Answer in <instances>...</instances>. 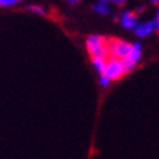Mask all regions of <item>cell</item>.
<instances>
[{"mask_svg": "<svg viewBox=\"0 0 159 159\" xmlns=\"http://www.w3.org/2000/svg\"><path fill=\"white\" fill-rule=\"evenodd\" d=\"M127 73H129V69H127L124 58H117V57H110L108 56L101 75L107 76L112 82V80H120L121 77H124Z\"/></svg>", "mask_w": 159, "mask_h": 159, "instance_id": "6da1fadb", "label": "cell"}, {"mask_svg": "<svg viewBox=\"0 0 159 159\" xmlns=\"http://www.w3.org/2000/svg\"><path fill=\"white\" fill-rule=\"evenodd\" d=\"M86 50L91 57H108V38L102 35H89Z\"/></svg>", "mask_w": 159, "mask_h": 159, "instance_id": "7a4b0ae2", "label": "cell"}, {"mask_svg": "<svg viewBox=\"0 0 159 159\" xmlns=\"http://www.w3.org/2000/svg\"><path fill=\"white\" fill-rule=\"evenodd\" d=\"M131 51V44L118 38L108 39V56L117 58H127Z\"/></svg>", "mask_w": 159, "mask_h": 159, "instance_id": "3957f363", "label": "cell"}, {"mask_svg": "<svg viewBox=\"0 0 159 159\" xmlns=\"http://www.w3.org/2000/svg\"><path fill=\"white\" fill-rule=\"evenodd\" d=\"M159 28V15L156 13V18H153L152 20H148V22H137V25L134 26V34L137 38H146L158 31Z\"/></svg>", "mask_w": 159, "mask_h": 159, "instance_id": "277c9868", "label": "cell"}, {"mask_svg": "<svg viewBox=\"0 0 159 159\" xmlns=\"http://www.w3.org/2000/svg\"><path fill=\"white\" fill-rule=\"evenodd\" d=\"M142 44L140 43H133L131 44V51L129 54V57L124 58L125 60V64H127V69H129V72H131L133 69L136 67V64L139 63V60L142 58Z\"/></svg>", "mask_w": 159, "mask_h": 159, "instance_id": "5b68a950", "label": "cell"}, {"mask_svg": "<svg viewBox=\"0 0 159 159\" xmlns=\"http://www.w3.org/2000/svg\"><path fill=\"white\" fill-rule=\"evenodd\" d=\"M120 25L123 26L124 29H127V31H133L134 29V26L137 25V22H139V19H137V13H134V12H131V10H125V12H123V13L120 15Z\"/></svg>", "mask_w": 159, "mask_h": 159, "instance_id": "8992f818", "label": "cell"}, {"mask_svg": "<svg viewBox=\"0 0 159 159\" xmlns=\"http://www.w3.org/2000/svg\"><path fill=\"white\" fill-rule=\"evenodd\" d=\"M92 10L98 15H108L111 13V6L108 0H97L92 5Z\"/></svg>", "mask_w": 159, "mask_h": 159, "instance_id": "52a82bcc", "label": "cell"}, {"mask_svg": "<svg viewBox=\"0 0 159 159\" xmlns=\"http://www.w3.org/2000/svg\"><path fill=\"white\" fill-rule=\"evenodd\" d=\"M105 60L107 57H92V64L98 73H102L104 70V66H105Z\"/></svg>", "mask_w": 159, "mask_h": 159, "instance_id": "ba28073f", "label": "cell"}, {"mask_svg": "<svg viewBox=\"0 0 159 159\" xmlns=\"http://www.w3.org/2000/svg\"><path fill=\"white\" fill-rule=\"evenodd\" d=\"M28 10H29V12H34V13H37V15H41V16H45V15H47V12H45V9H44V7L37 6V5L29 6Z\"/></svg>", "mask_w": 159, "mask_h": 159, "instance_id": "9c48e42d", "label": "cell"}, {"mask_svg": "<svg viewBox=\"0 0 159 159\" xmlns=\"http://www.w3.org/2000/svg\"><path fill=\"white\" fill-rule=\"evenodd\" d=\"M19 3V0H0V7H10Z\"/></svg>", "mask_w": 159, "mask_h": 159, "instance_id": "30bf717a", "label": "cell"}, {"mask_svg": "<svg viewBox=\"0 0 159 159\" xmlns=\"http://www.w3.org/2000/svg\"><path fill=\"white\" fill-rule=\"evenodd\" d=\"M99 85H101L102 88H108L111 85V80L108 79L107 76H104V75H101L99 76Z\"/></svg>", "mask_w": 159, "mask_h": 159, "instance_id": "8fae6325", "label": "cell"}, {"mask_svg": "<svg viewBox=\"0 0 159 159\" xmlns=\"http://www.w3.org/2000/svg\"><path fill=\"white\" fill-rule=\"evenodd\" d=\"M110 3H112V5L116 6H123L124 3H127V0H108Z\"/></svg>", "mask_w": 159, "mask_h": 159, "instance_id": "7c38bea8", "label": "cell"}, {"mask_svg": "<svg viewBox=\"0 0 159 159\" xmlns=\"http://www.w3.org/2000/svg\"><path fill=\"white\" fill-rule=\"evenodd\" d=\"M66 2H67L69 5H76V3H79L80 0H66Z\"/></svg>", "mask_w": 159, "mask_h": 159, "instance_id": "4fadbf2b", "label": "cell"}, {"mask_svg": "<svg viewBox=\"0 0 159 159\" xmlns=\"http://www.w3.org/2000/svg\"><path fill=\"white\" fill-rule=\"evenodd\" d=\"M159 0H150V3H153V5H158Z\"/></svg>", "mask_w": 159, "mask_h": 159, "instance_id": "5bb4252c", "label": "cell"}, {"mask_svg": "<svg viewBox=\"0 0 159 159\" xmlns=\"http://www.w3.org/2000/svg\"><path fill=\"white\" fill-rule=\"evenodd\" d=\"M19 2H22V0H19Z\"/></svg>", "mask_w": 159, "mask_h": 159, "instance_id": "9a60e30c", "label": "cell"}]
</instances>
